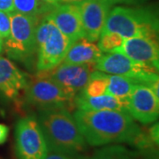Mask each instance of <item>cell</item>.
Returning a JSON list of instances; mask_svg holds the SVG:
<instances>
[{
  "label": "cell",
  "instance_id": "cell-11",
  "mask_svg": "<svg viewBox=\"0 0 159 159\" xmlns=\"http://www.w3.org/2000/svg\"><path fill=\"white\" fill-rule=\"evenodd\" d=\"M77 5L85 38L92 43L97 42L102 33L113 5L109 0H85Z\"/></svg>",
  "mask_w": 159,
  "mask_h": 159
},
{
  "label": "cell",
  "instance_id": "cell-32",
  "mask_svg": "<svg viewBox=\"0 0 159 159\" xmlns=\"http://www.w3.org/2000/svg\"><path fill=\"white\" fill-rule=\"evenodd\" d=\"M3 51H4V39L0 35V53Z\"/></svg>",
  "mask_w": 159,
  "mask_h": 159
},
{
  "label": "cell",
  "instance_id": "cell-2",
  "mask_svg": "<svg viewBox=\"0 0 159 159\" xmlns=\"http://www.w3.org/2000/svg\"><path fill=\"white\" fill-rule=\"evenodd\" d=\"M37 120L48 144L49 150L74 156L87 149V142L78 125L66 108L40 110Z\"/></svg>",
  "mask_w": 159,
  "mask_h": 159
},
{
  "label": "cell",
  "instance_id": "cell-14",
  "mask_svg": "<svg viewBox=\"0 0 159 159\" xmlns=\"http://www.w3.org/2000/svg\"><path fill=\"white\" fill-rule=\"evenodd\" d=\"M29 78L9 58L0 57V91L11 99H16L25 91Z\"/></svg>",
  "mask_w": 159,
  "mask_h": 159
},
{
  "label": "cell",
  "instance_id": "cell-7",
  "mask_svg": "<svg viewBox=\"0 0 159 159\" xmlns=\"http://www.w3.org/2000/svg\"><path fill=\"white\" fill-rule=\"evenodd\" d=\"M49 151L37 118L29 115L15 125V152L18 159H43Z\"/></svg>",
  "mask_w": 159,
  "mask_h": 159
},
{
  "label": "cell",
  "instance_id": "cell-25",
  "mask_svg": "<svg viewBox=\"0 0 159 159\" xmlns=\"http://www.w3.org/2000/svg\"><path fill=\"white\" fill-rule=\"evenodd\" d=\"M43 159H80V157L70 155V154L63 153V152L49 150Z\"/></svg>",
  "mask_w": 159,
  "mask_h": 159
},
{
  "label": "cell",
  "instance_id": "cell-5",
  "mask_svg": "<svg viewBox=\"0 0 159 159\" xmlns=\"http://www.w3.org/2000/svg\"><path fill=\"white\" fill-rule=\"evenodd\" d=\"M11 32L4 40V51L10 58L26 63L36 52L35 32L40 19L29 17L17 11L9 13Z\"/></svg>",
  "mask_w": 159,
  "mask_h": 159
},
{
  "label": "cell",
  "instance_id": "cell-15",
  "mask_svg": "<svg viewBox=\"0 0 159 159\" xmlns=\"http://www.w3.org/2000/svg\"><path fill=\"white\" fill-rule=\"evenodd\" d=\"M102 55L98 46L86 38H81L71 44L62 62L72 65H96Z\"/></svg>",
  "mask_w": 159,
  "mask_h": 159
},
{
  "label": "cell",
  "instance_id": "cell-6",
  "mask_svg": "<svg viewBox=\"0 0 159 159\" xmlns=\"http://www.w3.org/2000/svg\"><path fill=\"white\" fill-rule=\"evenodd\" d=\"M26 100L40 110L66 108L74 104V97L69 96L54 80L39 73L28 80L25 89Z\"/></svg>",
  "mask_w": 159,
  "mask_h": 159
},
{
  "label": "cell",
  "instance_id": "cell-18",
  "mask_svg": "<svg viewBox=\"0 0 159 159\" xmlns=\"http://www.w3.org/2000/svg\"><path fill=\"white\" fill-rule=\"evenodd\" d=\"M13 6L15 11L37 19L45 16L54 7L42 0H13Z\"/></svg>",
  "mask_w": 159,
  "mask_h": 159
},
{
  "label": "cell",
  "instance_id": "cell-30",
  "mask_svg": "<svg viewBox=\"0 0 159 159\" xmlns=\"http://www.w3.org/2000/svg\"><path fill=\"white\" fill-rule=\"evenodd\" d=\"M85 0H59V4H73V5H77Z\"/></svg>",
  "mask_w": 159,
  "mask_h": 159
},
{
  "label": "cell",
  "instance_id": "cell-20",
  "mask_svg": "<svg viewBox=\"0 0 159 159\" xmlns=\"http://www.w3.org/2000/svg\"><path fill=\"white\" fill-rule=\"evenodd\" d=\"M90 159H138L136 152L119 144H111L97 150Z\"/></svg>",
  "mask_w": 159,
  "mask_h": 159
},
{
  "label": "cell",
  "instance_id": "cell-28",
  "mask_svg": "<svg viewBox=\"0 0 159 159\" xmlns=\"http://www.w3.org/2000/svg\"><path fill=\"white\" fill-rule=\"evenodd\" d=\"M0 11L7 13L14 11L13 0H0Z\"/></svg>",
  "mask_w": 159,
  "mask_h": 159
},
{
  "label": "cell",
  "instance_id": "cell-9",
  "mask_svg": "<svg viewBox=\"0 0 159 159\" xmlns=\"http://www.w3.org/2000/svg\"><path fill=\"white\" fill-rule=\"evenodd\" d=\"M95 65H72L61 62L57 66L38 73L54 80L69 96H75L84 89L91 74L95 71Z\"/></svg>",
  "mask_w": 159,
  "mask_h": 159
},
{
  "label": "cell",
  "instance_id": "cell-8",
  "mask_svg": "<svg viewBox=\"0 0 159 159\" xmlns=\"http://www.w3.org/2000/svg\"><path fill=\"white\" fill-rule=\"evenodd\" d=\"M98 71L107 74L121 75L134 80L136 84H142L143 80L151 73H157L153 68L142 62L136 61L120 51H111L102 54L95 65Z\"/></svg>",
  "mask_w": 159,
  "mask_h": 159
},
{
  "label": "cell",
  "instance_id": "cell-16",
  "mask_svg": "<svg viewBox=\"0 0 159 159\" xmlns=\"http://www.w3.org/2000/svg\"><path fill=\"white\" fill-rule=\"evenodd\" d=\"M74 104L78 110L83 111L114 110L127 112V102L108 94L99 97H87L78 93L74 97Z\"/></svg>",
  "mask_w": 159,
  "mask_h": 159
},
{
  "label": "cell",
  "instance_id": "cell-10",
  "mask_svg": "<svg viewBox=\"0 0 159 159\" xmlns=\"http://www.w3.org/2000/svg\"><path fill=\"white\" fill-rule=\"evenodd\" d=\"M127 112L143 125L152 124L159 119V98L149 87L136 84L127 102Z\"/></svg>",
  "mask_w": 159,
  "mask_h": 159
},
{
  "label": "cell",
  "instance_id": "cell-13",
  "mask_svg": "<svg viewBox=\"0 0 159 159\" xmlns=\"http://www.w3.org/2000/svg\"><path fill=\"white\" fill-rule=\"evenodd\" d=\"M115 51L123 52L131 58L147 65L159 73V39L148 37L125 38L121 47Z\"/></svg>",
  "mask_w": 159,
  "mask_h": 159
},
{
  "label": "cell",
  "instance_id": "cell-4",
  "mask_svg": "<svg viewBox=\"0 0 159 159\" xmlns=\"http://www.w3.org/2000/svg\"><path fill=\"white\" fill-rule=\"evenodd\" d=\"M36 68L47 71L62 62L72 43L46 16L39 20L35 32Z\"/></svg>",
  "mask_w": 159,
  "mask_h": 159
},
{
  "label": "cell",
  "instance_id": "cell-3",
  "mask_svg": "<svg viewBox=\"0 0 159 159\" xmlns=\"http://www.w3.org/2000/svg\"><path fill=\"white\" fill-rule=\"evenodd\" d=\"M102 32H113L123 38L159 39V3L148 6H119L109 13Z\"/></svg>",
  "mask_w": 159,
  "mask_h": 159
},
{
  "label": "cell",
  "instance_id": "cell-24",
  "mask_svg": "<svg viewBox=\"0 0 159 159\" xmlns=\"http://www.w3.org/2000/svg\"><path fill=\"white\" fill-rule=\"evenodd\" d=\"M143 85L149 87L159 98V73H151L145 78L142 82Z\"/></svg>",
  "mask_w": 159,
  "mask_h": 159
},
{
  "label": "cell",
  "instance_id": "cell-22",
  "mask_svg": "<svg viewBox=\"0 0 159 159\" xmlns=\"http://www.w3.org/2000/svg\"><path fill=\"white\" fill-rule=\"evenodd\" d=\"M138 159H159V147L151 144L148 147L137 149Z\"/></svg>",
  "mask_w": 159,
  "mask_h": 159
},
{
  "label": "cell",
  "instance_id": "cell-29",
  "mask_svg": "<svg viewBox=\"0 0 159 159\" xmlns=\"http://www.w3.org/2000/svg\"><path fill=\"white\" fill-rule=\"evenodd\" d=\"M9 134L8 126L4 124H0V144H3L6 142Z\"/></svg>",
  "mask_w": 159,
  "mask_h": 159
},
{
  "label": "cell",
  "instance_id": "cell-19",
  "mask_svg": "<svg viewBox=\"0 0 159 159\" xmlns=\"http://www.w3.org/2000/svg\"><path fill=\"white\" fill-rule=\"evenodd\" d=\"M109 82V74L101 71H94L89 81L80 93L87 97H99L105 94Z\"/></svg>",
  "mask_w": 159,
  "mask_h": 159
},
{
  "label": "cell",
  "instance_id": "cell-12",
  "mask_svg": "<svg viewBox=\"0 0 159 159\" xmlns=\"http://www.w3.org/2000/svg\"><path fill=\"white\" fill-rule=\"evenodd\" d=\"M73 43L85 38L78 5L58 4L45 15Z\"/></svg>",
  "mask_w": 159,
  "mask_h": 159
},
{
  "label": "cell",
  "instance_id": "cell-21",
  "mask_svg": "<svg viewBox=\"0 0 159 159\" xmlns=\"http://www.w3.org/2000/svg\"><path fill=\"white\" fill-rule=\"evenodd\" d=\"M124 39L120 34L113 32H102L98 41L97 46L102 53L115 51L121 47Z\"/></svg>",
  "mask_w": 159,
  "mask_h": 159
},
{
  "label": "cell",
  "instance_id": "cell-1",
  "mask_svg": "<svg viewBox=\"0 0 159 159\" xmlns=\"http://www.w3.org/2000/svg\"><path fill=\"white\" fill-rule=\"evenodd\" d=\"M74 118L87 144L90 146L126 143L140 149L153 144L126 111L77 110Z\"/></svg>",
  "mask_w": 159,
  "mask_h": 159
},
{
  "label": "cell",
  "instance_id": "cell-31",
  "mask_svg": "<svg viewBox=\"0 0 159 159\" xmlns=\"http://www.w3.org/2000/svg\"><path fill=\"white\" fill-rule=\"evenodd\" d=\"M42 1L52 6H56L59 4V0H42Z\"/></svg>",
  "mask_w": 159,
  "mask_h": 159
},
{
  "label": "cell",
  "instance_id": "cell-23",
  "mask_svg": "<svg viewBox=\"0 0 159 159\" xmlns=\"http://www.w3.org/2000/svg\"><path fill=\"white\" fill-rule=\"evenodd\" d=\"M11 32V20L9 13L0 11V35L6 39Z\"/></svg>",
  "mask_w": 159,
  "mask_h": 159
},
{
  "label": "cell",
  "instance_id": "cell-33",
  "mask_svg": "<svg viewBox=\"0 0 159 159\" xmlns=\"http://www.w3.org/2000/svg\"><path fill=\"white\" fill-rule=\"evenodd\" d=\"M80 159H90L89 157H80Z\"/></svg>",
  "mask_w": 159,
  "mask_h": 159
},
{
  "label": "cell",
  "instance_id": "cell-26",
  "mask_svg": "<svg viewBox=\"0 0 159 159\" xmlns=\"http://www.w3.org/2000/svg\"><path fill=\"white\" fill-rule=\"evenodd\" d=\"M148 135L154 145L159 147V122L155 123L148 129Z\"/></svg>",
  "mask_w": 159,
  "mask_h": 159
},
{
  "label": "cell",
  "instance_id": "cell-17",
  "mask_svg": "<svg viewBox=\"0 0 159 159\" xmlns=\"http://www.w3.org/2000/svg\"><path fill=\"white\" fill-rule=\"evenodd\" d=\"M135 85V81L128 77L109 74L108 87L105 94L113 96L127 102Z\"/></svg>",
  "mask_w": 159,
  "mask_h": 159
},
{
  "label": "cell",
  "instance_id": "cell-27",
  "mask_svg": "<svg viewBox=\"0 0 159 159\" xmlns=\"http://www.w3.org/2000/svg\"><path fill=\"white\" fill-rule=\"evenodd\" d=\"M112 5H125V6H140L149 0H109Z\"/></svg>",
  "mask_w": 159,
  "mask_h": 159
}]
</instances>
